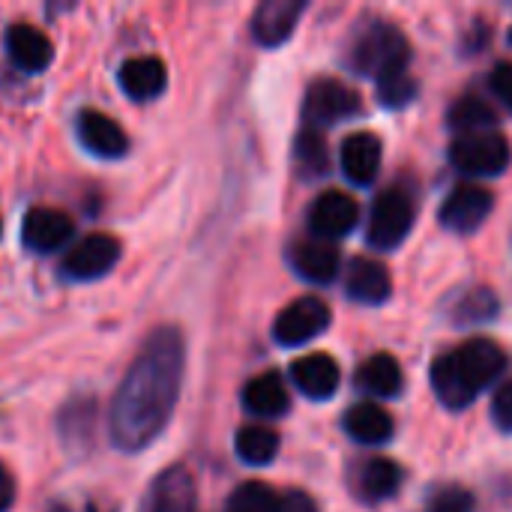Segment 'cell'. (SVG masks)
<instances>
[{
    "label": "cell",
    "mask_w": 512,
    "mask_h": 512,
    "mask_svg": "<svg viewBox=\"0 0 512 512\" xmlns=\"http://www.w3.org/2000/svg\"><path fill=\"white\" fill-rule=\"evenodd\" d=\"M141 512H195V480L183 465H174L156 477Z\"/></svg>",
    "instance_id": "obj_13"
},
{
    "label": "cell",
    "mask_w": 512,
    "mask_h": 512,
    "mask_svg": "<svg viewBox=\"0 0 512 512\" xmlns=\"http://www.w3.org/2000/svg\"><path fill=\"white\" fill-rule=\"evenodd\" d=\"M234 450L246 465L264 468L279 453V435L267 426H243L234 438Z\"/></svg>",
    "instance_id": "obj_25"
},
{
    "label": "cell",
    "mask_w": 512,
    "mask_h": 512,
    "mask_svg": "<svg viewBox=\"0 0 512 512\" xmlns=\"http://www.w3.org/2000/svg\"><path fill=\"white\" fill-rule=\"evenodd\" d=\"M345 432L357 441V444H387L393 438V420L384 408L372 405V402H360L345 414Z\"/></svg>",
    "instance_id": "obj_22"
},
{
    "label": "cell",
    "mask_w": 512,
    "mask_h": 512,
    "mask_svg": "<svg viewBox=\"0 0 512 512\" xmlns=\"http://www.w3.org/2000/svg\"><path fill=\"white\" fill-rule=\"evenodd\" d=\"M357 201L348 192L339 189H327L315 198L312 210H309V231L315 240H339L345 234H351V228L357 225Z\"/></svg>",
    "instance_id": "obj_10"
},
{
    "label": "cell",
    "mask_w": 512,
    "mask_h": 512,
    "mask_svg": "<svg viewBox=\"0 0 512 512\" xmlns=\"http://www.w3.org/2000/svg\"><path fill=\"white\" fill-rule=\"evenodd\" d=\"M447 120H450V126H453L459 135H477V132H489V129H492L495 111H492L483 99H477V96H462V99L450 108Z\"/></svg>",
    "instance_id": "obj_26"
},
{
    "label": "cell",
    "mask_w": 512,
    "mask_h": 512,
    "mask_svg": "<svg viewBox=\"0 0 512 512\" xmlns=\"http://www.w3.org/2000/svg\"><path fill=\"white\" fill-rule=\"evenodd\" d=\"M348 63H351V69L357 75H372L381 84L387 78H396V75L408 72L411 45H408L405 33L396 24L375 21V24L363 27L360 36L354 39Z\"/></svg>",
    "instance_id": "obj_3"
},
{
    "label": "cell",
    "mask_w": 512,
    "mask_h": 512,
    "mask_svg": "<svg viewBox=\"0 0 512 512\" xmlns=\"http://www.w3.org/2000/svg\"><path fill=\"white\" fill-rule=\"evenodd\" d=\"M279 501H282V495H276L270 486H264V483H243L228 498L225 512H279Z\"/></svg>",
    "instance_id": "obj_27"
},
{
    "label": "cell",
    "mask_w": 512,
    "mask_h": 512,
    "mask_svg": "<svg viewBox=\"0 0 512 512\" xmlns=\"http://www.w3.org/2000/svg\"><path fill=\"white\" fill-rule=\"evenodd\" d=\"M492 420L501 432H512V381L498 387V393L492 399Z\"/></svg>",
    "instance_id": "obj_32"
},
{
    "label": "cell",
    "mask_w": 512,
    "mask_h": 512,
    "mask_svg": "<svg viewBox=\"0 0 512 512\" xmlns=\"http://www.w3.org/2000/svg\"><path fill=\"white\" fill-rule=\"evenodd\" d=\"M414 228V201L402 189H387L375 198L369 216V243L375 249H396Z\"/></svg>",
    "instance_id": "obj_4"
},
{
    "label": "cell",
    "mask_w": 512,
    "mask_h": 512,
    "mask_svg": "<svg viewBox=\"0 0 512 512\" xmlns=\"http://www.w3.org/2000/svg\"><path fill=\"white\" fill-rule=\"evenodd\" d=\"M183 366V336L174 327L150 333L111 402V438L123 453H138L162 435L180 396Z\"/></svg>",
    "instance_id": "obj_1"
},
{
    "label": "cell",
    "mask_w": 512,
    "mask_h": 512,
    "mask_svg": "<svg viewBox=\"0 0 512 512\" xmlns=\"http://www.w3.org/2000/svg\"><path fill=\"white\" fill-rule=\"evenodd\" d=\"M360 108H363V102H360L357 90L345 87L336 78H321L306 93L303 120H306V129L333 126L339 120H348V117L360 114Z\"/></svg>",
    "instance_id": "obj_6"
},
{
    "label": "cell",
    "mask_w": 512,
    "mask_h": 512,
    "mask_svg": "<svg viewBox=\"0 0 512 512\" xmlns=\"http://www.w3.org/2000/svg\"><path fill=\"white\" fill-rule=\"evenodd\" d=\"M510 42H512V30H510Z\"/></svg>",
    "instance_id": "obj_36"
},
{
    "label": "cell",
    "mask_w": 512,
    "mask_h": 512,
    "mask_svg": "<svg viewBox=\"0 0 512 512\" xmlns=\"http://www.w3.org/2000/svg\"><path fill=\"white\" fill-rule=\"evenodd\" d=\"M75 225L72 219L63 213V210H54V207H33L27 216H24V225H21V243L30 249V252H57L60 246L69 243Z\"/></svg>",
    "instance_id": "obj_11"
},
{
    "label": "cell",
    "mask_w": 512,
    "mask_h": 512,
    "mask_svg": "<svg viewBox=\"0 0 512 512\" xmlns=\"http://www.w3.org/2000/svg\"><path fill=\"white\" fill-rule=\"evenodd\" d=\"M495 309H498L495 297L480 288V291H474V294H468L462 300V321H486V318L495 315Z\"/></svg>",
    "instance_id": "obj_31"
},
{
    "label": "cell",
    "mask_w": 512,
    "mask_h": 512,
    "mask_svg": "<svg viewBox=\"0 0 512 512\" xmlns=\"http://www.w3.org/2000/svg\"><path fill=\"white\" fill-rule=\"evenodd\" d=\"M492 93L507 105V111H512V63H498L495 72H492Z\"/></svg>",
    "instance_id": "obj_33"
},
{
    "label": "cell",
    "mask_w": 512,
    "mask_h": 512,
    "mask_svg": "<svg viewBox=\"0 0 512 512\" xmlns=\"http://www.w3.org/2000/svg\"><path fill=\"white\" fill-rule=\"evenodd\" d=\"M297 165L306 177H318L327 171V144L318 129H303L297 138Z\"/></svg>",
    "instance_id": "obj_28"
},
{
    "label": "cell",
    "mask_w": 512,
    "mask_h": 512,
    "mask_svg": "<svg viewBox=\"0 0 512 512\" xmlns=\"http://www.w3.org/2000/svg\"><path fill=\"white\" fill-rule=\"evenodd\" d=\"M339 249L336 243H327V240H303L291 249V267L312 285H327L336 279L339 273Z\"/></svg>",
    "instance_id": "obj_18"
},
{
    "label": "cell",
    "mask_w": 512,
    "mask_h": 512,
    "mask_svg": "<svg viewBox=\"0 0 512 512\" xmlns=\"http://www.w3.org/2000/svg\"><path fill=\"white\" fill-rule=\"evenodd\" d=\"M6 54H9L12 66L21 69V72H42L54 60L51 39L39 27L24 24V21L12 24L6 30Z\"/></svg>",
    "instance_id": "obj_15"
},
{
    "label": "cell",
    "mask_w": 512,
    "mask_h": 512,
    "mask_svg": "<svg viewBox=\"0 0 512 512\" xmlns=\"http://www.w3.org/2000/svg\"><path fill=\"white\" fill-rule=\"evenodd\" d=\"M357 384H360V390H366L372 396L390 399V396H399V390L405 384V375H402L399 360H393L390 354H375L372 360H366L360 366Z\"/></svg>",
    "instance_id": "obj_24"
},
{
    "label": "cell",
    "mask_w": 512,
    "mask_h": 512,
    "mask_svg": "<svg viewBox=\"0 0 512 512\" xmlns=\"http://www.w3.org/2000/svg\"><path fill=\"white\" fill-rule=\"evenodd\" d=\"M75 135L99 159H120L129 150V138L123 126L102 111H81L75 120Z\"/></svg>",
    "instance_id": "obj_12"
},
{
    "label": "cell",
    "mask_w": 512,
    "mask_h": 512,
    "mask_svg": "<svg viewBox=\"0 0 512 512\" xmlns=\"http://www.w3.org/2000/svg\"><path fill=\"white\" fill-rule=\"evenodd\" d=\"M168 84V72L165 63L159 57H132L120 66V87L126 96L147 102L156 99Z\"/></svg>",
    "instance_id": "obj_20"
},
{
    "label": "cell",
    "mask_w": 512,
    "mask_h": 512,
    "mask_svg": "<svg viewBox=\"0 0 512 512\" xmlns=\"http://www.w3.org/2000/svg\"><path fill=\"white\" fill-rule=\"evenodd\" d=\"M450 159L462 174L471 177H495L510 165V144L498 132L459 135L450 147Z\"/></svg>",
    "instance_id": "obj_5"
},
{
    "label": "cell",
    "mask_w": 512,
    "mask_h": 512,
    "mask_svg": "<svg viewBox=\"0 0 512 512\" xmlns=\"http://www.w3.org/2000/svg\"><path fill=\"white\" fill-rule=\"evenodd\" d=\"M291 378H294L297 390H300L306 399H315V402L330 399V396L339 390V384H342L339 363H336L330 354H309V357H300V360L291 366Z\"/></svg>",
    "instance_id": "obj_16"
},
{
    "label": "cell",
    "mask_w": 512,
    "mask_h": 512,
    "mask_svg": "<svg viewBox=\"0 0 512 512\" xmlns=\"http://www.w3.org/2000/svg\"><path fill=\"white\" fill-rule=\"evenodd\" d=\"M426 512H474V495L462 486H441L429 495Z\"/></svg>",
    "instance_id": "obj_29"
},
{
    "label": "cell",
    "mask_w": 512,
    "mask_h": 512,
    "mask_svg": "<svg viewBox=\"0 0 512 512\" xmlns=\"http://www.w3.org/2000/svg\"><path fill=\"white\" fill-rule=\"evenodd\" d=\"M303 9V0H264L252 15V36L267 48L282 45L294 33Z\"/></svg>",
    "instance_id": "obj_14"
},
{
    "label": "cell",
    "mask_w": 512,
    "mask_h": 512,
    "mask_svg": "<svg viewBox=\"0 0 512 512\" xmlns=\"http://www.w3.org/2000/svg\"><path fill=\"white\" fill-rule=\"evenodd\" d=\"M414 93H417V84H414V78L405 72V75H396V78H387V81H381L378 84V96H381V102L387 105V108H402V105H408L411 99H414Z\"/></svg>",
    "instance_id": "obj_30"
},
{
    "label": "cell",
    "mask_w": 512,
    "mask_h": 512,
    "mask_svg": "<svg viewBox=\"0 0 512 512\" xmlns=\"http://www.w3.org/2000/svg\"><path fill=\"white\" fill-rule=\"evenodd\" d=\"M384 159L381 138L372 132H354L342 144V171L354 186H369L378 177Z\"/></svg>",
    "instance_id": "obj_17"
},
{
    "label": "cell",
    "mask_w": 512,
    "mask_h": 512,
    "mask_svg": "<svg viewBox=\"0 0 512 512\" xmlns=\"http://www.w3.org/2000/svg\"><path fill=\"white\" fill-rule=\"evenodd\" d=\"M330 327V309L318 297H300L291 306H285L273 324V336L285 348H297L312 342Z\"/></svg>",
    "instance_id": "obj_7"
},
{
    "label": "cell",
    "mask_w": 512,
    "mask_h": 512,
    "mask_svg": "<svg viewBox=\"0 0 512 512\" xmlns=\"http://www.w3.org/2000/svg\"><path fill=\"white\" fill-rule=\"evenodd\" d=\"M117 261H120V240L117 237H111V234H87L63 258V273L69 279L90 282V279H99V276L111 273Z\"/></svg>",
    "instance_id": "obj_8"
},
{
    "label": "cell",
    "mask_w": 512,
    "mask_h": 512,
    "mask_svg": "<svg viewBox=\"0 0 512 512\" xmlns=\"http://www.w3.org/2000/svg\"><path fill=\"white\" fill-rule=\"evenodd\" d=\"M243 405L249 414H258V417H282V414H288L291 396H288L285 381L276 372H264L246 384Z\"/></svg>",
    "instance_id": "obj_21"
},
{
    "label": "cell",
    "mask_w": 512,
    "mask_h": 512,
    "mask_svg": "<svg viewBox=\"0 0 512 512\" xmlns=\"http://www.w3.org/2000/svg\"><path fill=\"white\" fill-rule=\"evenodd\" d=\"M402 486V468L390 459H369L357 471V495L363 501H387Z\"/></svg>",
    "instance_id": "obj_23"
},
{
    "label": "cell",
    "mask_w": 512,
    "mask_h": 512,
    "mask_svg": "<svg viewBox=\"0 0 512 512\" xmlns=\"http://www.w3.org/2000/svg\"><path fill=\"white\" fill-rule=\"evenodd\" d=\"M507 369V354L492 339H468L432 366V390L450 408H468Z\"/></svg>",
    "instance_id": "obj_2"
},
{
    "label": "cell",
    "mask_w": 512,
    "mask_h": 512,
    "mask_svg": "<svg viewBox=\"0 0 512 512\" xmlns=\"http://www.w3.org/2000/svg\"><path fill=\"white\" fill-rule=\"evenodd\" d=\"M345 291L357 303L378 306L390 297L393 282H390V273L384 264H378L372 258H354L345 273Z\"/></svg>",
    "instance_id": "obj_19"
},
{
    "label": "cell",
    "mask_w": 512,
    "mask_h": 512,
    "mask_svg": "<svg viewBox=\"0 0 512 512\" xmlns=\"http://www.w3.org/2000/svg\"><path fill=\"white\" fill-rule=\"evenodd\" d=\"M279 512H318V507L306 492H285L279 501Z\"/></svg>",
    "instance_id": "obj_34"
},
{
    "label": "cell",
    "mask_w": 512,
    "mask_h": 512,
    "mask_svg": "<svg viewBox=\"0 0 512 512\" xmlns=\"http://www.w3.org/2000/svg\"><path fill=\"white\" fill-rule=\"evenodd\" d=\"M492 207H495V198H492L489 189L465 183V186H456L447 195V201L438 210V219L453 234H471L489 219Z\"/></svg>",
    "instance_id": "obj_9"
},
{
    "label": "cell",
    "mask_w": 512,
    "mask_h": 512,
    "mask_svg": "<svg viewBox=\"0 0 512 512\" xmlns=\"http://www.w3.org/2000/svg\"><path fill=\"white\" fill-rule=\"evenodd\" d=\"M12 501H15V480H12V474L0 465V512L9 510Z\"/></svg>",
    "instance_id": "obj_35"
}]
</instances>
